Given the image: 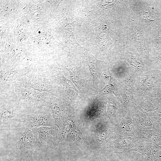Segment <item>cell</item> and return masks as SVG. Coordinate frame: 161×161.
Here are the masks:
<instances>
[{
  "label": "cell",
  "instance_id": "18",
  "mask_svg": "<svg viewBox=\"0 0 161 161\" xmlns=\"http://www.w3.org/2000/svg\"><path fill=\"white\" fill-rule=\"evenodd\" d=\"M58 131L57 127L54 126H41L38 129L40 138L46 142H51L56 139Z\"/></svg>",
  "mask_w": 161,
  "mask_h": 161
},
{
  "label": "cell",
  "instance_id": "3",
  "mask_svg": "<svg viewBox=\"0 0 161 161\" xmlns=\"http://www.w3.org/2000/svg\"><path fill=\"white\" fill-rule=\"evenodd\" d=\"M26 114L19 105L13 91L0 93L1 127L24 123Z\"/></svg>",
  "mask_w": 161,
  "mask_h": 161
},
{
  "label": "cell",
  "instance_id": "22",
  "mask_svg": "<svg viewBox=\"0 0 161 161\" xmlns=\"http://www.w3.org/2000/svg\"><path fill=\"white\" fill-rule=\"evenodd\" d=\"M154 58L156 64L152 68L161 71V53L157 55Z\"/></svg>",
  "mask_w": 161,
  "mask_h": 161
},
{
  "label": "cell",
  "instance_id": "15",
  "mask_svg": "<svg viewBox=\"0 0 161 161\" xmlns=\"http://www.w3.org/2000/svg\"><path fill=\"white\" fill-rule=\"evenodd\" d=\"M108 98L107 104V114L109 117H113L114 119L115 123L125 116L123 106L119 100L110 94Z\"/></svg>",
  "mask_w": 161,
  "mask_h": 161
},
{
  "label": "cell",
  "instance_id": "17",
  "mask_svg": "<svg viewBox=\"0 0 161 161\" xmlns=\"http://www.w3.org/2000/svg\"><path fill=\"white\" fill-rule=\"evenodd\" d=\"M110 79L107 84L102 89L100 90L96 99L108 94H113L117 97H118V82L111 72H109Z\"/></svg>",
  "mask_w": 161,
  "mask_h": 161
},
{
  "label": "cell",
  "instance_id": "10",
  "mask_svg": "<svg viewBox=\"0 0 161 161\" xmlns=\"http://www.w3.org/2000/svg\"><path fill=\"white\" fill-rule=\"evenodd\" d=\"M41 140L32 133H23L19 140L12 147V152L20 153L30 150L39 146L42 143Z\"/></svg>",
  "mask_w": 161,
  "mask_h": 161
},
{
  "label": "cell",
  "instance_id": "20",
  "mask_svg": "<svg viewBox=\"0 0 161 161\" xmlns=\"http://www.w3.org/2000/svg\"><path fill=\"white\" fill-rule=\"evenodd\" d=\"M155 145L145 142L143 145L137 152L140 153L148 158H150Z\"/></svg>",
  "mask_w": 161,
  "mask_h": 161
},
{
  "label": "cell",
  "instance_id": "1",
  "mask_svg": "<svg viewBox=\"0 0 161 161\" xmlns=\"http://www.w3.org/2000/svg\"><path fill=\"white\" fill-rule=\"evenodd\" d=\"M13 85L29 87L41 92H47L58 96L60 95L55 69L43 72L34 70L15 81Z\"/></svg>",
  "mask_w": 161,
  "mask_h": 161
},
{
  "label": "cell",
  "instance_id": "14",
  "mask_svg": "<svg viewBox=\"0 0 161 161\" xmlns=\"http://www.w3.org/2000/svg\"><path fill=\"white\" fill-rule=\"evenodd\" d=\"M60 95L66 99L74 96H78L77 91L71 81L66 78L59 68L55 69Z\"/></svg>",
  "mask_w": 161,
  "mask_h": 161
},
{
  "label": "cell",
  "instance_id": "21",
  "mask_svg": "<svg viewBox=\"0 0 161 161\" xmlns=\"http://www.w3.org/2000/svg\"><path fill=\"white\" fill-rule=\"evenodd\" d=\"M150 159L151 161H161V145H155Z\"/></svg>",
  "mask_w": 161,
  "mask_h": 161
},
{
  "label": "cell",
  "instance_id": "12",
  "mask_svg": "<svg viewBox=\"0 0 161 161\" xmlns=\"http://www.w3.org/2000/svg\"><path fill=\"white\" fill-rule=\"evenodd\" d=\"M86 56L90 71L92 76L93 89L97 91L101 75L106 69V64L103 62L96 59L91 54L86 53Z\"/></svg>",
  "mask_w": 161,
  "mask_h": 161
},
{
  "label": "cell",
  "instance_id": "19",
  "mask_svg": "<svg viewBox=\"0 0 161 161\" xmlns=\"http://www.w3.org/2000/svg\"><path fill=\"white\" fill-rule=\"evenodd\" d=\"M148 112L153 123V130L161 133V108Z\"/></svg>",
  "mask_w": 161,
  "mask_h": 161
},
{
  "label": "cell",
  "instance_id": "11",
  "mask_svg": "<svg viewBox=\"0 0 161 161\" xmlns=\"http://www.w3.org/2000/svg\"><path fill=\"white\" fill-rule=\"evenodd\" d=\"M129 112L138 129L142 130H153V123L148 113L136 103Z\"/></svg>",
  "mask_w": 161,
  "mask_h": 161
},
{
  "label": "cell",
  "instance_id": "6",
  "mask_svg": "<svg viewBox=\"0 0 161 161\" xmlns=\"http://www.w3.org/2000/svg\"><path fill=\"white\" fill-rule=\"evenodd\" d=\"M53 118L51 108L26 114L24 122L26 129L24 133L32 131V129L34 127L53 126Z\"/></svg>",
  "mask_w": 161,
  "mask_h": 161
},
{
  "label": "cell",
  "instance_id": "4",
  "mask_svg": "<svg viewBox=\"0 0 161 161\" xmlns=\"http://www.w3.org/2000/svg\"><path fill=\"white\" fill-rule=\"evenodd\" d=\"M134 88L135 100L161 89V71L149 69L134 79Z\"/></svg>",
  "mask_w": 161,
  "mask_h": 161
},
{
  "label": "cell",
  "instance_id": "9",
  "mask_svg": "<svg viewBox=\"0 0 161 161\" xmlns=\"http://www.w3.org/2000/svg\"><path fill=\"white\" fill-rule=\"evenodd\" d=\"M115 124L114 129L117 137H133L138 129L129 112Z\"/></svg>",
  "mask_w": 161,
  "mask_h": 161
},
{
  "label": "cell",
  "instance_id": "13",
  "mask_svg": "<svg viewBox=\"0 0 161 161\" xmlns=\"http://www.w3.org/2000/svg\"><path fill=\"white\" fill-rule=\"evenodd\" d=\"M135 103L147 112L161 108V89L147 96L136 99Z\"/></svg>",
  "mask_w": 161,
  "mask_h": 161
},
{
  "label": "cell",
  "instance_id": "5",
  "mask_svg": "<svg viewBox=\"0 0 161 161\" xmlns=\"http://www.w3.org/2000/svg\"><path fill=\"white\" fill-rule=\"evenodd\" d=\"M134 79L131 76L118 82V97L123 106L125 115L135 103L134 94Z\"/></svg>",
  "mask_w": 161,
  "mask_h": 161
},
{
  "label": "cell",
  "instance_id": "2",
  "mask_svg": "<svg viewBox=\"0 0 161 161\" xmlns=\"http://www.w3.org/2000/svg\"><path fill=\"white\" fill-rule=\"evenodd\" d=\"M11 90L14 93L19 105L26 114L51 108L52 95L50 93L41 92L29 87L16 85L13 86Z\"/></svg>",
  "mask_w": 161,
  "mask_h": 161
},
{
  "label": "cell",
  "instance_id": "7",
  "mask_svg": "<svg viewBox=\"0 0 161 161\" xmlns=\"http://www.w3.org/2000/svg\"><path fill=\"white\" fill-rule=\"evenodd\" d=\"M34 70L38 69L33 64L21 69L10 71L4 70L0 66V93L10 91L13 83L17 79L26 75Z\"/></svg>",
  "mask_w": 161,
  "mask_h": 161
},
{
  "label": "cell",
  "instance_id": "16",
  "mask_svg": "<svg viewBox=\"0 0 161 161\" xmlns=\"http://www.w3.org/2000/svg\"><path fill=\"white\" fill-rule=\"evenodd\" d=\"M134 136L143 139L144 141L155 145H161V133L154 130L138 129Z\"/></svg>",
  "mask_w": 161,
  "mask_h": 161
},
{
  "label": "cell",
  "instance_id": "8",
  "mask_svg": "<svg viewBox=\"0 0 161 161\" xmlns=\"http://www.w3.org/2000/svg\"><path fill=\"white\" fill-rule=\"evenodd\" d=\"M144 141L143 139L135 136L117 137L107 144L106 148L109 151L118 153L128 150L137 151Z\"/></svg>",
  "mask_w": 161,
  "mask_h": 161
},
{
  "label": "cell",
  "instance_id": "23",
  "mask_svg": "<svg viewBox=\"0 0 161 161\" xmlns=\"http://www.w3.org/2000/svg\"><path fill=\"white\" fill-rule=\"evenodd\" d=\"M17 161H25V160L23 158L21 157L17 159Z\"/></svg>",
  "mask_w": 161,
  "mask_h": 161
}]
</instances>
